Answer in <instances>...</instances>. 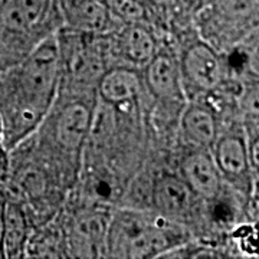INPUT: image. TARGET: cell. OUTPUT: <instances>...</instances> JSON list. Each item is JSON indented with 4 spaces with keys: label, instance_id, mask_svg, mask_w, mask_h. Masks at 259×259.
I'll return each mask as SVG.
<instances>
[{
    "label": "cell",
    "instance_id": "1",
    "mask_svg": "<svg viewBox=\"0 0 259 259\" xmlns=\"http://www.w3.org/2000/svg\"><path fill=\"white\" fill-rule=\"evenodd\" d=\"M59 88L56 33L19 62L0 71L3 146L12 150L30 137L52 108Z\"/></svg>",
    "mask_w": 259,
    "mask_h": 259
},
{
    "label": "cell",
    "instance_id": "2",
    "mask_svg": "<svg viewBox=\"0 0 259 259\" xmlns=\"http://www.w3.org/2000/svg\"><path fill=\"white\" fill-rule=\"evenodd\" d=\"M95 104V94H58L45 120L26 139L37 154L61 175L71 190L79 176Z\"/></svg>",
    "mask_w": 259,
    "mask_h": 259
},
{
    "label": "cell",
    "instance_id": "3",
    "mask_svg": "<svg viewBox=\"0 0 259 259\" xmlns=\"http://www.w3.org/2000/svg\"><path fill=\"white\" fill-rule=\"evenodd\" d=\"M185 225L160 213L115 206L105 241V258L156 259L192 241Z\"/></svg>",
    "mask_w": 259,
    "mask_h": 259
},
{
    "label": "cell",
    "instance_id": "4",
    "mask_svg": "<svg viewBox=\"0 0 259 259\" xmlns=\"http://www.w3.org/2000/svg\"><path fill=\"white\" fill-rule=\"evenodd\" d=\"M3 192L23 206L36 228L61 212L71 187L25 140L10 150L9 177Z\"/></svg>",
    "mask_w": 259,
    "mask_h": 259
},
{
    "label": "cell",
    "instance_id": "5",
    "mask_svg": "<svg viewBox=\"0 0 259 259\" xmlns=\"http://www.w3.org/2000/svg\"><path fill=\"white\" fill-rule=\"evenodd\" d=\"M64 26L58 0H0V71Z\"/></svg>",
    "mask_w": 259,
    "mask_h": 259
},
{
    "label": "cell",
    "instance_id": "6",
    "mask_svg": "<svg viewBox=\"0 0 259 259\" xmlns=\"http://www.w3.org/2000/svg\"><path fill=\"white\" fill-rule=\"evenodd\" d=\"M58 94H95L101 76L111 66L107 35H91L62 26L56 32Z\"/></svg>",
    "mask_w": 259,
    "mask_h": 259
},
{
    "label": "cell",
    "instance_id": "7",
    "mask_svg": "<svg viewBox=\"0 0 259 259\" xmlns=\"http://www.w3.org/2000/svg\"><path fill=\"white\" fill-rule=\"evenodd\" d=\"M197 35L228 54L258 35L259 0H209L193 15Z\"/></svg>",
    "mask_w": 259,
    "mask_h": 259
},
{
    "label": "cell",
    "instance_id": "8",
    "mask_svg": "<svg viewBox=\"0 0 259 259\" xmlns=\"http://www.w3.org/2000/svg\"><path fill=\"white\" fill-rule=\"evenodd\" d=\"M175 44L187 101L210 97L229 78L226 55L204 42L194 26L177 36Z\"/></svg>",
    "mask_w": 259,
    "mask_h": 259
},
{
    "label": "cell",
    "instance_id": "9",
    "mask_svg": "<svg viewBox=\"0 0 259 259\" xmlns=\"http://www.w3.org/2000/svg\"><path fill=\"white\" fill-rule=\"evenodd\" d=\"M114 207L68 193L58 213L64 226L68 258H105V241Z\"/></svg>",
    "mask_w": 259,
    "mask_h": 259
},
{
    "label": "cell",
    "instance_id": "10",
    "mask_svg": "<svg viewBox=\"0 0 259 259\" xmlns=\"http://www.w3.org/2000/svg\"><path fill=\"white\" fill-rule=\"evenodd\" d=\"M212 157L219 168L223 182L253 207L258 200V167L253 164L243 124L239 120L223 122L218 137L210 147Z\"/></svg>",
    "mask_w": 259,
    "mask_h": 259
},
{
    "label": "cell",
    "instance_id": "11",
    "mask_svg": "<svg viewBox=\"0 0 259 259\" xmlns=\"http://www.w3.org/2000/svg\"><path fill=\"white\" fill-rule=\"evenodd\" d=\"M163 40L157 30L146 22L120 25L107 33L110 66L141 71L156 55Z\"/></svg>",
    "mask_w": 259,
    "mask_h": 259
},
{
    "label": "cell",
    "instance_id": "12",
    "mask_svg": "<svg viewBox=\"0 0 259 259\" xmlns=\"http://www.w3.org/2000/svg\"><path fill=\"white\" fill-rule=\"evenodd\" d=\"M171 160L186 185L204 203L222 197L231 189L223 182L210 150L175 147Z\"/></svg>",
    "mask_w": 259,
    "mask_h": 259
},
{
    "label": "cell",
    "instance_id": "13",
    "mask_svg": "<svg viewBox=\"0 0 259 259\" xmlns=\"http://www.w3.org/2000/svg\"><path fill=\"white\" fill-rule=\"evenodd\" d=\"M222 127L221 115L207 100H189L177 121L175 147L210 150Z\"/></svg>",
    "mask_w": 259,
    "mask_h": 259
},
{
    "label": "cell",
    "instance_id": "14",
    "mask_svg": "<svg viewBox=\"0 0 259 259\" xmlns=\"http://www.w3.org/2000/svg\"><path fill=\"white\" fill-rule=\"evenodd\" d=\"M97 98L115 108H146L148 98L140 71L114 66L102 75L97 85Z\"/></svg>",
    "mask_w": 259,
    "mask_h": 259
},
{
    "label": "cell",
    "instance_id": "15",
    "mask_svg": "<svg viewBox=\"0 0 259 259\" xmlns=\"http://www.w3.org/2000/svg\"><path fill=\"white\" fill-rule=\"evenodd\" d=\"M64 26L91 35H107L120 25L101 0H58Z\"/></svg>",
    "mask_w": 259,
    "mask_h": 259
},
{
    "label": "cell",
    "instance_id": "16",
    "mask_svg": "<svg viewBox=\"0 0 259 259\" xmlns=\"http://www.w3.org/2000/svg\"><path fill=\"white\" fill-rule=\"evenodd\" d=\"M5 193V192H3ZM33 229L23 206L5 194L3 202V258L22 259Z\"/></svg>",
    "mask_w": 259,
    "mask_h": 259
},
{
    "label": "cell",
    "instance_id": "17",
    "mask_svg": "<svg viewBox=\"0 0 259 259\" xmlns=\"http://www.w3.org/2000/svg\"><path fill=\"white\" fill-rule=\"evenodd\" d=\"M23 258H68L64 226L59 214L32 229Z\"/></svg>",
    "mask_w": 259,
    "mask_h": 259
},
{
    "label": "cell",
    "instance_id": "18",
    "mask_svg": "<svg viewBox=\"0 0 259 259\" xmlns=\"http://www.w3.org/2000/svg\"><path fill=\"white\" fill-rule=\"evenodd\" d=\"M118 25L146 22L150 23V10L144 0H101Z\"/></svg>",
    "mask_w": 259,
    "mask_h": 259
},
{
    "label": "cell",
    "instance_id": "19",
    "mask_svg": "<svg viewBox=\"0 0 259 259\" xmlns=\"http://www.w3.org/2000/svg\"><path fill=\"white\" fill-rule=\"evenodd\" d=\"M10 170V151L0 141V187L6 185Z\"/></svg>",
    "mask_w": 259,
    "mask_h": 259
},
{
    "label": "cell",
    "instance_id": "20",
    "mask_svg": "<svg viewBox=\"0 0 259 259\" xmlns=\"http://www.w3.org/2000/svg\"><path fill=\"white\" fill-rule=\"evenodd\" d=\"M180 2H182L183 9H185L189 15L193 16L194 13L199 9H202L209 0H180Z\"/></svg>",
    "mask_w": 259,
    "mask_h": 259
},
{
    "label": "cell",
    "instance_id": "21",
    "mask_svg": "<svg viewBox=\"0 0 259 259\" xmlns=\"http://www.w3.org/2000/svg\"><path fill=\"white\" fill-rule=\"evenodd\" d=\"M3 202L5 193L3 187H0V258H3Z\"/></svg>",
    "mask_w": 259,
    "mask_h": 259
},
{
    "label": "cell",
    "instance_id": "22",
    "mask_svg": "<svg viewBox=\"0 0 259 259\" xmlns=\"http://www.w3.org/2000/svg\"><path fill=\"white\" fill-rule=\"evenodd\" d=\"M2 139H3V122H2V117H0V141H2Z\"/></svg>",
    "mask_w": 259,
    "mask_h": 259
}]
</instances>
